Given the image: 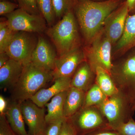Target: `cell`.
Listing matches in <instances>:
<instances>
[{"instance_id":"obj_1","label":"cell","mask_w":135,"mask_h":135,"mask_svg":"<svg viewBox=\"0 0 135 135\" xmlns=\"http://www.w3.org/2000/svg\"><path fill=\"white\" fill-rule=\"evenodd\" d=\"M124 1H76L73 11L86 45L103 30L107 17Z\"/></svg>"},{"instance_id":"obj_2","label":"cell","mask_w":135,"mask_h":135,"mask_svg":"<svg viewBox=\"0 0 135 135\" xmlns=\"http://www.w3.org/2000/svg\"><path fill=\"white\" fill-rule=\"evenodd\" d=\"M79 26L73 10L68 11L46 32L55 47L57 57L81 47Z\"/></svg>"},{"instance_id":"obj_3","label":"cell","mask_w":135,"mask_h":135,"mask_svg":"<svg viewBox=\"0 0 135 135\" xmlns=\"http://www.w3.org/2000/svg\"><path fill=\"white\" fill-rule=\"evenodd\" d=\"M53 80L52 71L44 70L31 62L24 65L19 79L11 90V99L20 103L30 99Z\"/></svg>"},{"instance_id":"obj_4","label":"cell","mask_w":135,"mask_h":135,"mask_svg":"<svg viewBox=\"0 0 135 135\" xmlns=\"http://www.w3.org/2000/svg\"><path fill=\"white\" fill-rule=\"evenodd\" d=\"M110 75L119 92L132 105L135 101V46L113 60Z\"/></svg>"},{"instance_id":"obj_5","label":"cell","mask_w":135,"mask_h":135,"mask_svg":"<svg viewBox=\"0 0 135 135\" xmlns=\"http://www.w3.org/2000/svg\"><path fill=\"white\" fill-rule=\"evenodd\" d=\"M113 45L103 31L102 30L90 43L83 48L86 60L95 73L99 67L109 73L112 66Z\"/></svg>"},{"instance_id":"obj_6","label":"cell","mask_w":135,"mask_h":135,"mask_svg":"<svg viewBox=\"0 0 135 135\" xmlns=\"http://www.w3.org/2000/svg\"><path fill=\"white\" fill-rule=\"evenodd\" d=\"M108 122V126L114 130L132 118L134 112L131 104L119 92L107 97L96 106Z\"/></svg>"},{"instance_id":"obj_7","label":"cell","mask_w":135,"mask_h":135,"mask_svg":"<svg viewBox=\"0 0 135 135\" xmlns=\"http://www.w3.org/2000/svg\"><path fill=\"white\" fill-rule=\"evenodd\" d=\"M67 119L73 126L77 135H85L109 127L106 119L96 106L81 108Z\"/></svg>"},{"instance_id":"obj_8","label":"cell","mask_w":135,"mask_h":135,"mask_svg":"<svg viewBox=\"0 0 135 135\" xmlns=\"http://www.w3.org/2000/svg\"><path fill=\"white\" fill-rule=\"evenodd\" d=\"M38 41V38L34 33L17 32L5 52L10 58L26 65L31 62L33 53Z\"/></svg>"},{"instance_id":"obj_9","label":"cell","mask_w":135,"mask_h":135,"mask_svg":"<svg viewBox=\"0 0 135 135\" xmlns=\"http://www.w3.org/2000/svg\"><path fill=\"white\" fill-rule=\"evenodd\" d=\"M10 28L16 32H25L41 34L46 32V20L41 15H33L18 8L6 15Z\"/></svg>"},{"instance_id":"obj_10","label":"cell","mask_w":135,"mask_h":135,"mask_svg":"<svg viewBox=\"0 0 135 135\" xmlns=\"http://www.w3.org/2000/svg\"><path fill=\"white\" fill-rule=\"evenodd\" d=\"M29 135H42L47 126L46 109L39 107L30 99L20 103Z\"/></svg>"},{"instance_id":"obj_11","label":"cell","mask_w":135,"mask_h":135,"mask_svg":"<svg viewBox=\"0 0 135 135\" xmlns=\"http://www.w3.org/2000/svg\"><path fill=\"white\" fill-rule=\"evenodd\" d=\"M129 15L127 3L124 0L116 9L107 17L104 23L103 31L113 47L115 45L124 32L126 19Z\"/></svg>"},{"instance_id":"obj_12","label":"cell","mask_w":135,"mask_h":135,"mask_svg":"<svg viewBox=\"0 0 135 135\" xmlns=\"http://www.w3.org/2000/svg\"><path fill=\"white\" fill-rule=\"evenodd\" d=\"M85 60L84 50L81 47L57 57L52 71L53 81L59 77H72L78 66Z\"/></svg>"},{"instance_id":"obj_13","label":"cell","mask_w":135,"mask_h":135,"mask_svg":"<svg viewBox=\"0 0 135 135\" xmlns=\"http://www.w3.org/2000/svg\"><path fill=\"white\" fill-rule=\"evenodd\" d=\"M57 57L56 51L49 42L42 36H39L32 56V62L44 70L53 71Z\"/></svg>"},{"instance_id":"obj_14","label":"cell","mask_w":135,"mask_h":135,"mask_svg":"<svg viewBox=\"0 0 135 135\" xmlns=\"http://www.w3.org/2000/svg\"><path fill=\"white\" fill-rule=\"evenodd\" d=\"M71 79V77L57 78L53 81L54 84L51 86L40 90L30 99L39 107H44L53 97L70 88Z\"/></svg>"},{"instance_id":"obj_15","label":"cell","mask_w":135,"mask_h":135,"mask_svg":"<svg viewBox=\"0 0 135 135\" xmlns=\"http://www.w3.org/2000/svg\"><path fill=\"white\" fill-rule=\"evenodd\" d=\"M135 46V15H128L126 19L124 32L120 40L113 47L112 61Z\"/></svg>"},{"instance_id":"obj_16","label":"cell","mask_w":135,"mask_h":135,"mask_svg":"<svg viewBox=\"0 0 135 135\" xmlns=\"http://www.w3.org/2000/svg\"><path fill=\"white\" fill-rule=\"evenodd\" d=\"M23 68V64L12 59L0 68L1 89H12L19 79Z\"/></svg>"},{"instance_id":"obj_17","label":"cell","mask_w":135,"mask_h":135,"mask_svg":"<svg viewBox=\"0 0 135 135\" xmlns=\"http://www.w3.org/2000/svg\"><path fill=\"white\" fill-rule=\"evenodd\" d=\"M95 74L86 60L81 63L72 77L71 86L86 93L95 83Z\"/></svg>"},{"instance_id":"obj_18","label":"cell","mask_w":135,"mask_h":135,"mask_svg":"<svg viewBox=\"0 0 135 135\" xmlns=\"http://www.w3.org/2000/svg\"><path fill=\"white\" fill-rule=\"evenodd\" d=\"M5 116L10 126L18 135H29L25 126L20 103L11 99L5 113Z\"/></svg>"},{"instance_id":"obj_19","label":"cell","mask_w":135,"mask_h":135,"mask_svg":"<svg viewBox=\"0 0 135 135\" xmlns=\"http://www.w3.org/2000/svg\"><path fill=\"white\" fill-rule=\"evenodd\" d=\"M85 92L71 86L68 90L65 101L64 117L68 119L73 116L82 107L84 103Z\"/></svg>"},{"instance_id":"obj_20","label":"cell","mask_w":135,"mask_h":135,"mask_svg":"<svg viewBox=\"0 0 135 135\" xmlns=\"http://www.w3.org/2000/svg\"><path fill=\"white\" fill-rule=\"evenodd\" d=\"M68 90L56 95L51 99L50 102H48L45 105L47 107V113L46 115L47 123L64 118V105Z\"/></svg>"},{"instance_id":"obj_21","label":"cell","mask_w":135,"mask_h":135,"mask_svg":"<svg viewBox=\"0 0 135 135\" xmlns=\"http://www.w3.org/2000/svg\"><path fill=\"white\" fill-rule=\"evenodd\" d=\"M95 74V83L107 97L112 96L119 92L109 73L103 68L98 67L96 68Z\"/></svg>"},{"instance_id":"obj_22","label":"cell","mask_w":135,"mask_h":135,"mask_svg":"<svg viewBox=\"0 0 135 135\" xmlns=\"http://www.w3.org/2000/svg\"><path fill=\"white\" fill-rule=\"evenodd\" d=\"M100 88L95 83L85 93L83 105L81 108L97 106L107 98Z\"/></svg>"},{"instance_id":"obj_23","label":"cell","mask_w":135,"mask_h":135,"mask_svg":"<svg viewBox=\"0 0 135 135\" xmlns=\"http://www.w3.org/2000/svg\"><path fill=\"white\" fill-rule=\"evenodd\" d=\"M17 32L10 27L7 20L0 22V53L5 52Z\"/></svg>"},{"instance_id":"obj_24","label":"cell","mask_w":135,"mask_h":135,"mask_svg":"<svg viewBox=\"0 0 135 135\" xmlns=\"http://www.w3.org/2000/svg\"><path fill=\"white\" fill-rule=\"evenodd\" d=\"M40 14L49 25L52 26L56 18L52 0H36Z\"/></svg>"},{"instance_id":"obj_25","label":"cell","mask_w":135,"mask_h":135,"mask_svg":"<svg viewBox=\"0 0 135 135\" xmlns=\"http://www.w3.org/2000/svg\"><path fill=\"white\" fill-rule=\"evenodd\" d=\"M77 0H52L56 17L61 19L68 11L73 10Z\"/></svg>"},{"instance_id":"obj_26","label":"cell","mask_w":135,"mask_h":135,"mask_svg":"<svg viewBox=\"0 0 135 135\" xmlns=\"http://www.w3.org/2000/svg\"><path fill=\"white\" fill-rule=\"evenodd\" d=\"M65 118H62L47 123L46 129L42 135H59L63 122Z\"/></svg>"},{"instance_id":"obj_27","label":"cell","mask_w":135,"mask_h":135,"mask_svg":"<svg viewBox=\"0 0 135 135\" xmlns=\"http://www.w3.org/2000/svg\"><path fill=\"white\" fill-rule=\"evenodd\" d=\"M19 8L31 14L40 15L36 0H17Z\"/></svg>"},{"instance_id":"obj_28","label":"cell","mask_w":135,"mask_h":135,"mask_svg":"<svg viewBox=\"0 0 135 135\" xmlns=\"http://www.w3.org/2000/svg\"><path fill=\"white\" fill-rule=\"evenodd\" d=\"M119 135H135V121L131 118L126 123L121 125L116 129Z\"/></svg>"},{"instance_id":"obj_29","label":"cell","mask_w":135,"mask_h":135,"mask_svg":"<svg viewBox=\"0 0 135 135\" xmlns=\"http://www.w3.org/2000/svg\"><path fill=\"white\" fill-rule=\"evenodd\" d=\"M19 8V5L16 3L11 2L6 0L0 2V15L6 16Z\"/></svg>"},{"instance_id":"obj_30","label":"cell","mask_w":135,"mask_h":135,"mask_svg":"<svg viewBox=\"0 0 135 135\" xmlns=\"http://www.w3.org/2000/svg\"><path fill=\"white\" fill-rule=\"evenodd\" d=\"M0 135H18L11 127L5 115L0 116Z\"/></svg>"},{"instance_id":"obj_31","label":"cell","mask_w":135,"mask_h":135,"mask_svg":"<svg viewBox=\"0 0 135 135\" xmlns=\"http://www.w3.org/2000/svg\"><path fill=\"white\" fill-rule=\"evenodd\" d=\"M59 135H77L73 126L66 119L63 122Z\"/></svg>"},{"instance_id":"obj_32","label":"cell","mask_w":135,"mask_h":135,"mask_svg":"<svg viewBox=\"0 0 135 135\" xmlns=\"http://www.w3.org/2000/svg\"><path fill=\"white\" fill-rule=\"evenodd\" d=\"M85 135H119L118 131L109 127L98 129Z\"/></svg>"},{"instance_id":"obj_33","label":"cell","mask_w":135,"mask_h":135,"mask_svg":"<svg viewBox=\"0 0 135 135\" xmlns=\"http://www.w3.org/2000/svg\"><path fill=\"white\" fill-rule=\"evenodd\" d=\"M9 100L5 98L2 95H0V116L5 115L8 106Z\"/></svg>"},{"instance_id":"obj_34","label":"cell","mask_w":135,"mask_h":135,"mask_svg":"<svg viewBox=\"0 0 135 135\" xmlns=\"http://www.w3.org/2000/svg\"><path fill=\"white\" fill-rule=\"evenodd\" d=\"M127 3L129 15H135V0H126Z\"/></svg>"},{"instance_id":"obj_35","label":"cell","mask_w":135,"mask_h":135,"mask_svg":"<svg viewBox=\"0 0 135 135\" xmlns=\"http://www.w3.org/2000/svg\"><path fill=\"white\" fill-rule=\"evenodd\" d=\"M10 59L9 57L6 52L0 53V68L4 65Z\"/></svg>"},{"instance_id":"obj_36","label":"cell","mask_w":135,"mask_h":135,"mask_svg":"<svg viewBox=\"0 0 135 135\" xmlns=\"http://www.w3.org/2000/svg\"><path fill=\"white\" fill-rule=\"evenodd\" d=\"M131 109H132V110L133 112H134L135 111V101L133 104H132V105H131Z\"/></svg>"},{"instance_id":"obj_37","label":"cell","mask_w":135,"mask_h":135,"mask_svg":"<svg viewBox=\"0 0 135 135\" xmlns=\"http://www.w3.org/2000/svg\"><path fill=\"white\" fill-rule=\"evenodd\" d=\"M93 1H103L104 0H93Z\"/></svg>"},{"instance_id":"obj_38","label":"cell","mask_w":135,"mask_h":135,"mask_svg":"<svg viewBox=\"0 0 135 135\" xmlns=\"http://www.w3.org/2000/svg\"><path fill=\"white\" fill-rule=\"evenodd\" d=\"M13 1H15V2H16V3L17 2V0H13Z\"/></svg>"}]
</instances>
